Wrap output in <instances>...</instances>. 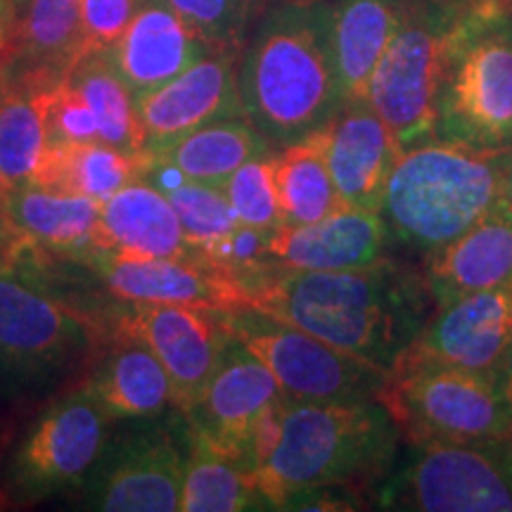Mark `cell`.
Instances as JSON below:
<instances>
[{
	"mask_svg": "<svg viewBox=\"0 0 512 512\" xmlns=\"http://www.w3.org/2000/svg\"><path fill=\"white\" fill-rule=\"evenodd\" d=\"M505 152H477L434 138L403 150L380 214L399 245L434 252L498 204Z\"/></svg>",
	"mask_w": 512,
	"mask_h": 512,
	"instance_id": "277c9868",
	"label": "cell"
},
{
	"mask_svg": "<svg viewBox=\"0 0 512 512\" xmlns=\"http://www.w3.org/2000/svg\"><path fill=\"white\" fill-rule=\"evenodd\" d=\"M382 510L512 512V489L489 444L415 441L375 494Z\"/></svg>",
	"mask_w": 512,
	"mask_h": 512,
	"instance_id": "30bf717a",
	"label": "cell"
},
{
	"mask_svg": "<svg viewBox=\"0 0 512 512\" xmlns=\"http://www.w3.org/2000/svg\"><path fill=\"white\" fill-rule=\"evenodd\" d=\"M112 420L88 384L53 403L10 460L12 498L38 501L86 482L105 453Z\"/></svg>",
	"mask_w": 512,
	"mask_h": 512,
	"instance_id": "8fae6325",
	"label": "cell"
},
{
	"mask_svg": "<svg viewBox=\"0 0 512 512\" xmlns=\"http://www.w3.org/2000/svg\"><path fill=\"white\" fill-rule=\"evenodd\" d=\"M185 456L166 430H138L107 446L88 477V505L105 512L181 510Z\"/></svg>",
	"mask_w": 512,
	"mask_h": 512,
	"instance_id": "4fadbf2b",
	"label": "cell"
},
{
	"mask_svg": "<svg viewBox=\"0 0 512 512\" xmlns=\"http://www.w3.org/2000/svg\"><path fill=\"white\" fill-rule=\"evenodd\" d=\"M48 145L100 143L98 124L79 88L67 76L53 83L46 107Z\"/></svg>",
	"mask_w": 512,
	"mask_h": 512,
	"instance_id": "d590c367",
	"label": "cell"
},
{
	"mask_svg": "<svg viewBox=\"0 0 512 512\" xmlns=\"http://www.w3.org/2000/svg\"><path fill=\"white\" fill-rule=\"evenodd\" d=\"M387 124L368 100H347L330 121L328 164L344 207L380 211L387 181L401 157Z\"/></svg>",
	"mask_w": 512,
	"mask_h": 512,
	"instance_id": "d6986e66",
	"label": "cell"
},
{
	"mask_svg": "<svg viewBox=\"0 0 512 512\" xmlns=\"http://www.w3.org/2000/svg\"><path fill=\"white\" fill-rule=\"evenodd\" d=\"M0 200H3V197H0Z\"/></svg>",
	"mask_w": 512,
	"mask_h": 512,
	"instance_id": "bcb514c9",
	"label": "cell"
},
{
	"mask_svg": "<svg viewBox=\"0 0 512 512\" xmlns=\"http://www.w3.org/2000/svg\"><path fill=\"white\" fill-rule=\"evenodd\" d=\"M64 76L79 88L91 107L100 143L121 152H145L136 95L128 91L105 53L81 55Z\"/></svg>",
	"mask_w": 512,
	"mask_h": 512,
	"instance_id": "4dcf8cb0",
	"label": "cell"
},
{
	"mask_svg": "<svg viewBox=\"0 0 512 512\" xmlns=\"http://www.w3.org/2000/svg\"><path fill=\"white\" fill-rule=\"evenodd\" d=\"M15 27V3H12V0H0V60L8 55L12 36H15Z\"/></svg>",
	"mask_w": 512,
	"mask_h": 512,
	"instance_id": "74e56055",
	"label": "cell"
},
{
	"mask_svg": "<svg viewBox=\"0 0 512 512\" xmlns=\"http://www.w3.org/2000/svg\"><path fill=\"white\" fill-rule=\"evenodd\" d=\"M143 0H81L83 55L105 53L124 34Z\"/></svg>",
	"mask_w": 512,
	"mask_h": 512,
	"instance_id": "8d00e7d4",
	"label": "cell"
},
{
	"mask_svg": "<svg viewBox=\"0 0 512 512\" xmlns=\"http://www.w3.org/2000/svg\"><path fill=\"white\" fill-rule=\"evenodd\" d=\"M503 3H512V0H503Z\"/></svg>",
	"mask_w": 512,
	"mask_h": 512,
	"instance_id": "ee69618b",
	"label": "cell"
},
{
	"mask_svg": "<svg viewBox=\"0 0 512 512\" xmlns=\"http://www.w3.org/2000/svg\"><path fill=\"white\" fill-rule=\"evenodd\" d=\"M238 88L245 119L271 147L328 126L347 102L330 0L268 3L240 53Z\"/></svg>",
	"mask_w": 512,
	"mask_h": 512,
	"instance_id": "7a4b0ae2",
	"label": "cell"
},
{
	"mask_svg": "<svg viewBox=\"0 0 512 512\" xmlns=\"http://www.w3.org/2000/svg\"><path fill=\"white\" fill-rule=\"evenodd\" d=\"M266 3H275V0H266ZM287 3H313V0H287Z\"/></svg>",
	"mask_w": 512,
	"mask_h": 512,
	"instance_id": "7bdbcfd3",
	"label": "cell"
},
{
	"mask_svg": "<svg viewBox=\"0 0 512 512\" xmlns=\"http://www.w3.org/2000/svg\"><path fill=\"white\" fill-rule=\"evenodd\" d=\"M479 0H411L370 76L366 100L401 150L437 138V107L451 53Z\"/></svg>",
	"mask_w": 512,
	"mask_h": 512,
	"instance_id": "5b68a950",
	"label": "cell"
},
{
	"mask_svg": "<svg viewBox=\"0 0 512 512\" xmlns=\"http://www.w3.org/2000/svg\"><path fill=\"white\" fill-rule=\"evenodd\" d=\"M81 55V0H29L3 64L12 74L55 83Z\"/></svg>",
	"mask_w": 512,
	"mask_h": 512,
	"instance_id": "cb8c5ba5",
	"label": "cell"
},
{
	"mask_svg": "<svg viewBox=\"0 0 512 512\" xmlns=\"http://www.w3.org/2000/svg\"><path fill=\"white\" fill-rule=\"evenodd\" d=\"M259 494L252 472L207 441L190 434L181 486V512H240L254 510Z\"/></svg>",
	"mask_w": 512,
	"mask_h": 512,
	"instance_id": "1f68e13d",
	"label": "cell"
},
{
	"mask_svg": "<svg viewBox=\"0 0 512 512\" xmlns=\"http://www.w3.org/2000/svg\"><path fill=\"white\" fill-rule=\"evenodd\" d=\"M211 53H242L266 0H164Z\"/></svg>",
	"mask_w": 512,
	"mask_h": 512,
	"instance_id": "d6a6232c",
	"label": "cell"
},
{
	"mask_svg": "<svg viewBox=\"0 0 512 512\" xmlns=\"http://www.w3.org/2000/svg\"><path fill=\"white\" fill-rule=\"evenodd\" d=\"M114 337L136 339L159 358L183 415L195 408L233 339L221 311L147 302H128L114 323Z\"/></svg>",
	"mask_w": 512,
	"mask_h": 512,
	"instance_id": "7c38bea8",
	"label": "cell"
},
{
	"mask_svg": "<svg viewBox=\"0 0 512 512\" xmlns=\"http://www.w3.org/2000/svg\"><path fill=\"white\" fill-rule=\"evenodd\" d=\"M437 138L512 150V3L479 0L465 22L439 93Z\"/></svg>",
	"mask_w": 512,
	"mask_h": 512,
	"instance_id": "8992f818",
	"label": "cell"
},
{
	"mask_svg": "<svg viewBox=\"0 0 512 512\" xmlns=\"http://www.w3.org/2000/svg\"><path fill=\"white\" fill-rule=\"evenodd\" d=\"M401 432L380 399L299 401L287 396L271 456L252 472L261 508L332 486H373L396 463Z\"/></svg>",
	"mask_w": 512,
	"mask_h": 512,
	"instance_id": "3957f363",
	"label": "cell"
},
{
	"mask_svg": "<svg viewBox=\"0 0 512 512\" xmlns=\"http://www.w3.org/2000/svg\"><path fill=\"white\" fill-rule=\"evenodd\" d=\"M50 86L53 83L5 69V88L0 95V197L34 181L38 164L46 155Z\"/></svg>",
	"mask_w": 512,
	"mask_h": 512,
	"instance_id": "484cf974",
	"label": "cell"
},
{
	"mask_svg": "<svg viewBox=\"0 0 512 512\" xmlns=\"http://www.w3.org/2000/svg\"><path fill=\"white\" fill-rule=\"evenodd\" d=\"M147 166L150 152H121L105 143L48 145L31 183L105 202L126 185L143 181Z\"/></svg>",
	"mask_w": 512,
	"mask_h": 512,
	"instance_id": "4316f807",
	"label": "cell"
},
{
	"mask_svg": "<svg viewBox=\"0 0 512 512\" xmlns=\"http://www.w3.org/2000/svg\"><path fill=\"white\" fill-rule=\"evenodd\" d=\"M498 207L512 216V150L505 152L501 169V192H498Z\"/></svg>",
	"mask_w": 512,
	"mask_h": 512,
	"instance_id": "f35d334b",
	"label": "cell"
},
{
	"mask_svg": "<svg viewBox=\"0 0 512 512\" xmlns=\"http://www.w3.org/2000/svg\"><path fill=\"white\" fill-rule=\"evenodd\" d=\"M166 197L174 204L185 242H188L197 256L207 247L216 245L219 240L228 238L240 226L223 185L183 181Z\"/></svg>",
	"mask_w": 512,
	"mask_h": 512,
	"instance_id": "836d02e7",
	"label": "cell"
},
{
	"mask_svg": "<svg viewBox=\"0 0 512 512\" xmlns=\"http://www.w3.org/2000/svg\"><path fill=\"white\" fill-rule=\"evenodd\" d=\"M411 0H330L332 36L347 100H366L370 76Z\"/></svg>",
	"mask_w": 512,
	"mask_h": 512,
	"instance_id": "d4e9b609",
	"label": "cell"
},
{
	"mask_svg": "<svg viewBox=\"0 0 512 512\" xmlns=\"http://www.w3.org/2000/svg\"><path fill=\"white\" fill-rule=\"evenodd\" d=\"M207 53L211 50L200 36L164 0H143L119 41L105 50L136 102L176 79Z\"/></svg>",
	"mask_w": 512,
	"mask_h": 512,
	"instance_id": "ffe728a7",
	"label": "cell"
},
{
	"mask_svg": "<svg viewBox=\"0 0 512 512\" xmlns=\"http://www.w3.org/2000/svg\"><path fill=\"white\" fill-rule=\"evenodd\" d=\"M401 439L489 444L512 434V408L494 375L401 356L380 396Z\"/></svg>",
	"mask_w": 512,
	"mask_h": 512,
	"instance_id": "52a82bcc",
	"label": "cell"
},
{
	"mask_svg": "<svg viewBox=\"0 0 512 512\" xmlns=\"http://www.w3.org/2000/svg\"><path fill=\"white\" fill-rule=\"evenodd\" d=\"M245 306L389 373L434 313L425 278L392 259L349 271L268 264L242 278Z\"/></svg>",
	"mask_w": 512,
	"mask_h": 512,
	"instance_id": "6da1fadb",
	"label": "cell"
},
{
	"mask_svg": "<svg viewBox=\"0 0 512 512\" xmlns=\"http://www.w3.org/2000/svg\"><path fill=\"white\" fill-rule=\"evenodd\" d=\"M392 245L380 211L342 204L320 221L273 230L266 256L275 266L299 271H349L384 259Z\"/></svg>",
	"mask_w": 512,
	"mask_h": 512,
	"instance_id": "ac0fdd59",
	"label": "cell"
},
{
	"mask_svg": "<svg viewBox=\"0 0 512 512\" xmlns=\"http://www.w3.org/2000/svg\"><path fill=\"white\" fill-rule=\"evenodd\" d=\"M512 344V287L465 294L434 309L403 356L494 375Z\"/></svg>",
	"mask_w": 512,
	"mask_h": 512,
	"instance_id": "e0dca14e",
	"label": "cell"
},
{
	"mask_svg": "<svg viewBox=\"0 0 512 512\" xmlns=\"http://www.w3.org/2000/svg\"><path fill=\"white\" fill-rule=\"evenodd\" d=\"M95 275L124 302L181 304L211 311L245 306L242 280L192 256L131 259L91 247L79 256Z\"/></svg>",
	"mask_w": 512,
	"mask_h": 512,
	"instance_id": "5bb4252c",
	"label": "cell"
},
{
	"mask_svg": "<svg viewBox=\"0 0 512 512\" xmlns=\"http://www.w3.org/2000/svg\"><path fill=\"white\" fill-rule=\"evenodd\" d=\"M494 377H496V382H498V389H501L503 399L508 401V406L512 408V344H510V349L505 351L501 366L496 368Z\"/></svg>",
	"mask_w": 512,
	"mask_h": 512,
	"instance_id": "ab89813d",
	"label": "cell"
},
{
	"mask_svg": "<svg viewBox=\"0 0 512 512\" xmlns=\"http://www.w3.org/2000/svg\"><path fill=\"white\" fill-rule=\"evenodd\" d=\"M422 278L434 309L465 294L512 287V216L496 204L463 235L430 252Z\"/></svg>",
	"mask_w": 512,
	"mask_h": 512,
	"instance_id": "44dd1931",
	"label": "cell"
},
{
	"mask_svg": "<svg viewBox=\"0 0 512 512\" xmlns=\"http://www.w3.org/2000/svg\"><path fill=\"white\" fill-rule=\"evenodd\" d=\"M271 150L268 140L245 117H235L195 128L150 155L176 166L188 181L223 185L242 164Z\"/></svg>",
	"mask_w": 512,
	"mask_h": 512,
	"instance_id": "f1b7e54d",
	"label": "cell"
},
{
	"mask_svg": "<svg viewBox=\"0 0 512 512\" xmlns=\"http://www.w3.org/2000/svg\"><path fill=\"white\" fill-rule=\"evenodd\" d=\"M114 420L155 418L174 406V389L159 358L136 339H117L88 380Z\"/></svg>",
	"mask_w": 512,
	"mask_h": 512,
	"instance_id": "83f0119b",
	"label": "cell"
},
{
	"mask_svg": "<svg viewBox=\"0 0 512 512\" xmlns=\"http://www.w3.org/2000/svg\"><path fill=\"white\" fill-rule=\"evenodd\" d=\"M238 53H207L157 91L138 98L145 152H159L211 121L245 117Z\"/></svg>",
	"mask_w": 512,
	"mask_h": 512,
	"instance_id": "2e32d148",
	"label": "cell"
},
{
	"mask_svg": "<svg viewBox=\"0 0 512 512\" xmlns=\"http://www.w3.org/2000/svg\"><path fill=\"white\" fill-rule=\"evenodd\" d=\"M489 448L494 451L498 463H501L503 475H505V479H508V484L512 489V434H510V437H505V439L489 441Z\"/></svg>",
	"mask_w": 512,
	"mask_h": 512,
	"instance_id": "60d3db41",
	"label": "cell"
},
{
	"mask_svg": "<svg viewBox=\"0 0 512 512\" xmlns=\"http://www.w3.org/2000/svg\"><path fill=\"white\" fill-rule=\"evenodd\" d=\"M12 3H19V0H12Z\"/></svg>",
	"mask_w": 512,
	"mask_h": 512,
	"instance_id": "f6af8a7d",
	"label": "cell"
},
{
	"mask_svg": "<svg viewBox=\"0 0 512 512\" xmlns=\"http://www.w3.org/2000/svg\"><path fill=\"white\" fill-rule=\"evenodd\" d=\"M102 202L27 183L0 200L10 235L41 254L79 259L93 247Z\"/></svg>",
	"mask_w": 512,
	"mask_h": 512,
	"instance_id": "603a6c76",
	"label": "cell"
},
{
	"mask_svg": "<svg viewBox=\"0 0 512 512\" xmlns=\"http://www.w3.org/2000/svg\"><path fill=\"white\" fill-rule=\"evenodd\" d=\"M283 396V387L271 370L252 351L230 339L214 377L195 408L185 415L190 434L247 467L256 422Z\"/></svg>",
	"mask_w": 512,
	"mask_h": 512,
	"instance_id": "9a60e30c",
	"label": "cell"
},
{
	"mask_svg": "<svg viewBox=\"0 0 512 512\" xmlns=\"http://www.w3.org/2000/svg\"><path fill=\"white\" fill-rule=\"evenodd\" d=\"M221 318L230 337L252 351L292 399H377L387 382L384 370L256 309L221 311Z\"/></svg>",
	"mask_w": 512,
	"mask_h": 512,
	"instance_id": "ba28073f",
	"label": "cell"
},
{
	"mask_svg": "<svg viewBox=\"0 0 512 512\" xmlns=\"http://www.w3.org/2000/svg\"><path fill=\"white\" fill-rule=\"evenodd\" d=\"M328 147L330 124L297 143L280 147L275 155V185H278L283 226L320 221L330 211L342 207L332 183Z\"/></svg>",
	"mask_w": 512,
	"mask_h": 512,
	"instance_id": "f546056e",
	"label": "cell"
},
{
	"mask_svg": "<svg viewBox=\"0 0 512 512\" xmlns=\"http://www.w3.org/2000/svg\"><path fill=\"white\" fill-rule=\"evenodd\" d=\"M3 88H5V67L3 62H0V95H3Z\"/></svg>",
	"mask_w": 512,
	"mask_h": 512,
	"instance_id": "b9f144b4",
	"label": "cell"
},
{
	"mask_svg": "<svg viewBox=\"0 0 512 512\" xmlns=\"http://www.w3.org/2000/svg\"><path fill=\"white\" fill-rule=\"evenodd\" d=\"M93 247L131 259H200L185 242L174 204L147 181L126 185L102 202Z\"/></svg>",
	"mask_w": 512,
	"mask_h": 512,
	"instance_id": "7402d4cb",
	"label": "cell"
},
{
	"mask_svg": "<svg viewBox=\"0 0 512 512\" xmlns=\"http://www.w3.org/2000/svg\"><path fill=\"white\" fill-rule=\"evenodd\" d=\"M34 247L0 259V368L38 375L60 368L91 337L88 320L50 292Z\"/></svg>",
	"mask_w": 512,
	"mask_h": 512,
	"instance_id": "9c48e42d",
	"label": "cell"
},
{
	"mask_svg": "<svg viewBox=\"0 0 512 512\" xmlns=\"http://www.w3.org/2000/svg\"><path fill=\"white\" fill-rule=\"evenodd\" d=\"M275 155L278 152L271 150L252 157L223 183L238 221L264 233H273L283 226L278 185H275Z\"/></svg>",
	"mask_w": 512,
	"mask_h": 512,
	"instance_id": "e575fe53",
	"label": "cell"
}]
</instances>
